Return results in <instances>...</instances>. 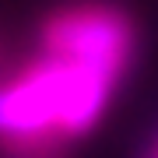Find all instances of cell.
Segmentation results:
<instances>
[{
    "mask_svg": "<svg viewBox=\"0 0 158 158\" xmlns=\"http://www.w3.org/2000/svg\"><path fill=\"white\" fill-rule=\"evenodd\" d=\"M39 49L123 85L141 56V21L116 0H67L39 18Z\"/></svg>",
    "mask_w": 158,
    "mask_h": 158,
    "instance_id": "6da1fadb",
    "label": "cell"
},
{
    "mask_svg": "<svg viewBox=\"0 0 158 158\" xmlns=\"http://www.w3.org/2000/svg\"><path fill=\"white\" fill-rule=\"evenodd\" d=\"M137 158H158V127L148 134V141L141 144V151H137Z\"/></svg>",
    "mask_w": 158,
    "mask_h": 158,
    "instance_id": "7a4b0ae2",
    "label": "cell"
}]
</instances>
